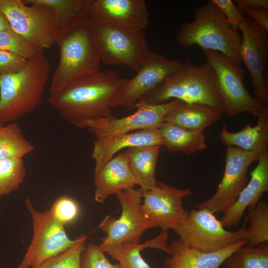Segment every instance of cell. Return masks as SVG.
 Segmentation results:
<instances>
[{
  "label": "cell",
  "instance_id": "30bf717a",
  "mask_svg": "<svg viewBox=\"0 0 268 268\" xmlns=\"http://www.w3.org/2000/svg\"><path fill=\"white\" fill-rule=\"evenodd\" d=\"M116 196L122 207L120 216L118 219L107 216L99 226L106 234L98 245L102 251L113 246L139 244L146 231L156 227L140 211L142 193L139 189L125 190Z\"/></svg>",
  "mask_w": 268,
  "mask_h": 268
},
{
  "label": "cell",
  "instance_id": "f546056e",
  "mask_svg": "<svg viewBox=\"0 0 268 268\" xmlns=\"http://www.w3.org/2000/svg\"><path fill=\"white\" fill-rule=\"evenodd\" d=\"M226 268H268V246H243L223 263Z\"/></svg>",
  "mask_w": 268,
  "mask_h": 268
},
{
  "label": "cell",
  "instance_id": "7402d4cb",
  "mask_svg": "<svg viewBox=\"0 0 268 268\" xmlns=\"http://www.w3.org/2000/svg\"><path fill=\"white\" fill-rule=\"evenodd\" d=\"M257 124H247L238 132L227 130L225 124L218 136L227 147H237L248 151L268 153V105H265Z\"/></svg>",
  "mask_w": 268,
  "mask_h": 268
},
{
  "label": "cell",
  "instance_id": "d6a6232c",
  "mask_svg": "<svg viewBox=\"0 0 268 268\" xmlns=\"http://www.w3.org/2000/svg\"><path fill=\"white\" fill-rule=\"evenodd\" d=\"M0 50L16 54L28 60L44 50L30 43L12 29L0 32Z\"/></svg>",
  "mask_w": 268,
  "mask_h": 268
},
{
  "label": "cell",
  "instance_id": "d6986e66",
  "mask_svg": "<svg viewBox=\"0 0 268 268\" xmlns=\"http://www.w3.org/2000/svg\"><path fill=\"white\" fill-rule=\"evenodd\" d=\"M163 145L157 129H145L126 134L101 137L94 142L92 157L95 160L94 176L121 149L144 146Z\"/></svg>",
  "mask_w": 268,
  "mask_h": 268
},
{
  "label": "cell",
  "instance_id": "2e32d148",
  "mask_svg": "<svg viewBox=\"0 0 268 268\" xmlns=\"http://www.w3.org/2000/svg\"><path fill=\"white\" fill-rule=\"evenodd\" d=\"M192 194L189 189H180L158 182L157 186L142 194L139 210L144 217L160 227L162 231L173 229L187 216L182 200Z\"/></svg>",
  "mask_w": 268,
  "mask_h": 268
},
{
  "label": "cell",
  "instance_id": "83f0119b",
  "mask_svg": "<svg viewBox=\"0 0 268 268\" xmlns=\"http://www.w3.org/2000/svg\"><path fill=\"white\" fill-rule=\"evenodd\" d=\"M35 149L23 135L19 126L11 123L0 128V160L23 159Z\"/></svg>",
  "mask_w": 268,
  "mask_h": 268
},
{
  "label": "cell",
  "instance_id": "8992f818",
  "mask_svg": "<svg viewBox=\"0 0 268 268\" xmlns=\"http://www.w3.org/2000/svg\"><path fill=\"white\" fill-rule=\"evenodd\" d=\"M89 27L104 64L124 65L137 72L151 53L143 31L117 28L90 17Z\"/></svg>",
  "mask_w": 268,
  "mask_h": 268
},
{
  "label": "cell",
  "instance_id": "484cf974",
  "mask_svg": "<svg viewBox=\"0 0 268 268\" xmlns=\"http://www.w3.org/2000/svg\"><path fill=\"white\" fill-rule=\"evenodd\" d=\"M168 236L167 233L162 231L156 237L142 244L113 246L103 251L117 260L120 268H151L141 256V251L146 248H153L168 252Z\"/></svg>",
  "mask_w": 268,
  "mask_h": 268
},
{
  "label": "cell",
  "instance_id": "4316f807",
  "mask_svg": "<svg viewBox=\"0 0 268 268\" xmlns=\"http://www.w3.org/2000/svg\"><path fill=\"white\" fill-rule=\"evenodd\" d=\"M47 8L51 14L57 32L74 21L90 17L86 0H22Z\"/></svg>",
  "mask_w": 268,
  "mask_h": 268
},
{
  "label": "cell",
  "instance_id": "ac0fdd59",
  "mask_svg": "<svg viewBox=\"0 0 268 268\" xmlns=\"http://www.w3.org/2000/svg\"><path fill=\"white\" fill-rule=\"evenodd\" d=\"M258 161L251 171L250 181L234 203L223 212L221 221L225 228L237 225L246 208H253L268 191V153L262 155Z\"/></svg>",
  "mask_w": 268,
  "mask_h": 268
},
{
  "label": "cell",
  "instance_id": "4dcf8cb0",
  "mask_svg": "<svg viewBox=\"0 0 268 268\" xmlns=\"http://www.w3.org/2000/svg\"><path fill=\"white\" fill-rule=\"evenodd\" d=\"M26 170L23 159L0 160V199L17 190L23 183Z\"/></svg>",
  "mask_w": 268,
  "mask_h": 268
},
{
  "label": "cell",
  "instance_id": "7a4b0ae2",
  "mask_svg": "<svg viewBox=\"0 0 268 268\" xmlns=\"http://www.w3.org/2000/svg\"><path fill=\"white\" fill-rule=\"evenodd\" d=\"M51 69L42 50L20 71L0 75L1 123L16 121L41 104Z\"/></svg>",
  "mask_w": 268,
  "mask_h": 268
},
{
  "label": "cell",
  "instance_id": "9c48e42d",
  "mask_svg": "<svg viewBox=\"0 0 268 268\" xmlns=\"http://www.w3.org/2000/svg\"><path fill=\"white\" fill-rule=\"evenodd\" d=\"M25 203L31 213L33 237L23 259L16 268H33L72 246L77 238L72 240L67 236L65 225L59 222L49 209L37 210L29 199Z\"/></svg>",
  "mask_w": 268,
  "mask_h": 268
},
{
  "label": "cell",
  "instance_id": "7c38bea8",
  "mask_svg": "<svg viewBox=\"0 0 268 268\" xmlns=\"http://www.w3.org/2000/svg\"><path fill=\"white\" fill-rule=\"evenodd\" d=\"M239 30L242 34L240 57L249 73L255 98L260 104L268 105V31L248 16Z\"/></svg>",
  "mask_w": 268,
  "mask_h": 268
},
{
  "label": "cell",
  "instance_id": "1f68e13d",
  "mask_svg": "<svg viewBox=\"0 0 268 268\" xmlns=\"http://www.w3.org/2000/svg\"><path fill=\"white\" fill-rule=\"evenodd\" d=\"M86 236L82 234L67 249L33 268H81V257Z\"/></svg>",
  "mask_w": 268,
  "mask_h": 268
},
{
  "label": "cell",
  "instance_id": "44dd1931",
  "mask_svg": "<svg viewBox=\"0 0 268 268\" xmlns=\"http://www.w3.org/2000/svg\"><path fill=\"white\" fill-rule=\"evenodd\" d=\"M93 181L94 199L100 203L111 195H117L137 185L125 152L117 154L107 162L99 173L94 176Z\"/></svg>",
  "mask_w": 268,
  "mask_h": 268
},
{
  "label": "cell",
  "instance_id": "b9f144b4",
  "mask_svg": "<svg viewBox=\"0 0 268 268\" xmlns=\"http://www.w3.org/2000/svg\"><path fill=\"white\" fill-rule=\"evenodd\" d=\"M1 2V0H0V4Z\"/></svg>",
  "mask_w": 268,
  "mask_h": 268
},
{
  "label": "cell",
  "instance_id": "8d00e7d4",
  "mask_svg": "<svg viewBox=\"0 0 268 268\" xmlns=\"http://www.w3.org/2000/svg\"><path fill=\"white\" fill-rule=\"evenodd\" d=\"M28 62V60L16 54L0 50V75L19 71Z\"/></svg>",
  "mask_w": 268,
  "mask_h": 268
},
{
  "label": "cell",
  "instance_id": "8fae6325",
  "mask_svg": "<svg viewBox=\"0 0 268 268\" xmlns=\"http://www.w3.org/2000/svg\"><path fill=\"white\" fill-rule=\"evenodd\" d=\"M0 8L11 28L30 43L44 50L56 43L57 31L51 14L45 7L26 4L22 0H1Z\"/></svg>",
  "mask_w": 268,
  "mask_h": 268
},
{
  "label": "cell",
  "instance_id": "6da1fadb",
  "mask_svg": "<svg viewBox=\"0 0 268 268\" xmlns=\"http://www.w3.org/2000/svg\"><path fill=\"white\" fill-rule=\"evenodd\" d=\"M128 79L118 71L101 70L72 81L47 101L61 118L77 128H87L113 116L110 101Z\"/></svg>",
  "mask_w": 268,
  "mask_h": 268
},
{
  "label": "cell",
  "instance_id": "5bb4252c",
  "mask_svg": "<svg viewBox=\"0 0 268 268\" xmlns=\"http://www.w3.org/2000/svg\"><path fill=\"white\" fill-rule=\"evenodd\" d=\"M183 64L179 59L170 60L151 52L134 76L128 79L110 101L111 108L135 109L138 101L157 87Z\"/></svg>",
  "mask_w": 268,
  "mask_h": 268
},
{
  "label": "cell",
  "instance_id": "277c9868",
  "mask_svg": "<svg viewBox=\"0 0 268 268\" xmlns=\"http://www.w3.org/2000/svg\"><path fill=\"white\" fill-rule=\"evenodd\" d=\"M172 99L187 103L204 104L225 113L216 87L215 73L207 60L199 65L190 61L183 63L137 103L158 104Z\"/></svg>",
  "mask_w": 268,
  "mask_h": 268
},
{
  "label": "cell",
  "instance_id": "e575fe53",
  "mask_svg": "<svg viewBox=\"0 0 268 268\" xmlns=\"http://www.w3.org/2000/svg\"><path fill=\"white\" fill-rule=\"evenodd\" d=\"M50 210L55 218L64 225L74 220L79 213L76 201L67 196L59 197Z\"/></svg>",
  "mask_w": 268,
  "mask_h": 268
},
{
  "label": "cell",
  "instance_id": "ba28073f",
  "mask_svg": "<svg viewBox=\"0 0 268 268\" xmlns=\"http://www.w3.org/2000/svg\"><path fill=\"white\" fill-rule=\"evenodd\" d=\"M247 217L238 230L230 231L214 214L205 209H191L173 230L190 248L205 252L221 250L245 240Z\"/></svg>",
  "mask_w": 268,
  "mask_h": 268
},
{
  "label": "cell",
  "instance_id": "74e56055",
  "mask_svg": "<svg viewBox=\"0 0 268 268\" xmlns=\"http://www.w3.org/2000/svg\"><path fill=\"white\" fill-rule=\"evenodd\" d=\"M260 25L267 31H268V9L248 8L245 14Z\"/></svg>",
  "mask_w": 268,
  "mask_h": 268
},
{
  "label": "cell",
  "instance_id": "4fadbf2b",
  "mask_svg": "<svg viewBox=\"0 0 268 268\" xmlns=\"http://www.w3.org/2000/svg\"><path fill=\"white\" fill-rule=\"evenodd\" d=\"M263 154L260 152L248 151L237 147H227L224 172L216 192L210 198L196 204L195 207L207 209L214 214L223 212L234 203L247 185L250 166Z\"/></svg>",
  "mask_w": 268,
  "mask_h": 268
},
{
  "label": "cell",
  "instance_id": "60d3db41",
  "mask_svg": "<svg viewBox=\"0 0 268 268\" xmlns=\"http://www.w3.org/2000/svg\"><path fill=\"white\" fill-rule=\"evenodd\" d=\"M3 126H4V124H3V123H1L0 122V128L2 127Z\"/></svg>",
  "mask_w": 268,
  "mask_h": 268
},
{
  "label": "cell",
  "instance_id": "603a6c76",
  "mask_svg": "<svg viewBox=\"0 0 268 268\" xmlns=\"http://www.w3.org/2000/svg\"><path fill=\"white\" fill-rule=\"evenodd\" d=\"M160 147L157 145L131 147L125 152L142 194L157 186L155 170Z\"/></svg>",
  "mask_w": 268,
  "mask_h": 268
},
{
  "label": "cell",
  "instance_id": "f1b7e54d",
  "mask_svg": "<svg viewBox=\"0 0 268 268\" xmlns=\"http://www.w3.org/2000/svg\"><path fill=\"white\" fill-rule=\"evenodd\" d=\"M249 224L246 229L247 247H254L268 241V204L261 199L247 217Z\"/></svg>",
  "mask_w": 268,
  "mask_h": 268
},
{
  "label": "cell",
  "instance_id": "cb8c5ba5",
  "mask_svg": "<svg viewBox=\"0 0 268 268\" xmlns=\"http://www.w3.org/2000/svg\"><path fill=\"white\" fill-rule=\"evenodd\" d=\"M222 114L204 104L183 102L168 114L165 122L190 130H204L218 121Z\"/></svg>",
  "mask_w": 268,
  "mask_h": 268
},
{
  "label": "cell",
  "instance_id": "52a82bcc",
  "mask_svg": "<svg viewBox=\"0 0 268 268\" xmlns=\"http://www.w3.org/2000/svg\"><path fill=\"white\" fill-rule=\"evenodd\" d=\"M202 52L214 71L216 87L224 113L230 118L243 112L258 118L265 105L260 104L245 88V70L223 54L206 49H202Z\"/></svg>",
  "mask_w": 268,
  "mask_h": 268
},
{
  "label": "cell",
  "instance_id": "9a60e30c",
  "mask_svg": "<svg viewBox=\"0 0 268 268\" xmlns=\"http://www.w3.org/2000/svg\"><path fill=\"white\" fill-rule=\"evenodd\" d=\"M183 102L174 99L158 104L137 103L136 111L128 116L117 118L115 116L96 121L88 125L89 131L96 139L126 134L134 131L158 129L168 114Z\"/></svg>",
  "mask_w": 268,
  "mask_h": 268
},
{
  "label": "cell",
  "instance_id": "ffe728a7",
  "mask_svg": "<svg viewBox=\"0 0 268 268\" xmlns=\"http://www.w3.org/2000/svg\"><path fill=\"white\" fill-rule=\"evenodd\" d=\"M246 244L242 240L221 250L205 252L175 240L169 245L170 257L164 260L163 268H220L229 256Z\"/></svg>",
  "mask_w": 268,
  "mask_h": 268
},
{
  "label": "cell",
  "instance_id": "ab89813d",
  "mask_svg": "<svg viewBox=\"0 0 268 268\" xmlns=\"http://www.w3.org/2000/svg\"><path fill=\"white\" fill-rule=\"evenodd\" d=\"M11 29L9 22L4 14L0 8V32Z\"/></svg>",
  "mask_w": 268,
  "mask_h": 268
},
{
  "label": "cell",
  "instance_id": "e0dca14e",
  "mask_svg": "<svg viewBox=\"0 0 268 268\" xmlns=\"http://www.w3.org/2000/svg\"><path fill=\"white\" fill-rule=\"evenodd\" d=\"M90 17L102 23L130 31H142L149 24L144 0H86Z\"/></svg>",
  "mask_w": 268,
  "mask_h": 268
},
{
  "label": "cell",
  "instance_id": "5b68a950",
  "mask_svg": "<svg viewBox=\"0 0 268 268\" xmlns=\"http://www.w3.org/2000/svg\"><path fill=\"white\" fill-rule=\"evenodd\" d=\"M194 15L193 21L181 24L176 36L177 43L184 48L198 45L202 49L218 52L242 67V37L232 29L216 5L210 0L196 8Z\"/></svg>",
  "mask_w": 268,
  "mask_h": 268
},
{
  "label": "cell",
  "instance_id": "d590c367",
  "mask_svg": "<svg viewBox=\"0 0 268 268\" xmlns=\"http://www.w3.org/2000/svg\"><path fill=\"white\" fill-rule=\"evenodd\" d=\"M224 15L226 21L234 30L237 31L240 23L245 17L232 0H211Z\"/></svg>",
  "mask_w": 268,
  "mask_h": 268
},
{
  "label": "cell",
  "instance_id": "d4e9b609",
  "mask_svg": "<svg viewBox=\"0 0 268 268\" xmlns=\"http://www.w3.org/2000/svg\"><path fill=\"white\" fill-rule=\"evenodd\" d=\"M158 130L163 145L170 151H181L190 154L206 148L204 130H190L165 122Z\"/></svg>",
  "mask_w": 268,
  "mask_h": 268
},
{
  "label": "cell",
  "instance_id": "f35d334b",
  "mask_svg": "<svg viewBox=\"0 0 268 268\" xmlns=\"http://www.w3.org/2000/svg\"><path fill=\"white\" fill-rule=\"evenodd\" d=\"M233 2L243 14L248 8L268 9V0H235Z\"/></svg>",
  "mask_w": 268,
  "mask_h": 268
},
{
  "label": "cell",
  "instance_id": "836d02e7",
  "mask_svg": "<svg viewBox=\"0 0 268 268\" xmlns=\"http://www.w3.org/2000/svg\"><path fill=\"white\" fill-rule=\"evenodd\" d=\"M99 246L89 243L84 247L81 257V268H120L111 263Z\"/></svg>",
  "mask_w": 268,
  "mask_h": 268
},
{
  "label": "cell",
  "instance_id": "3957f363",
  "mask_svg": "<svg viewBox=\"0 0 268 268\" xmlns=\"http://www.w3.org/2000/svg\"><path fill=\"white\" fill-rule=\"evenodd\" d=\"M89 18L77 20L57 32L60 60L51 76L50 96L57 94L75 79L101 71L100 56L89 30Z\"/></svg>",
  "mask_w": 268,
  "mask_h": 268
}]
</instances>
